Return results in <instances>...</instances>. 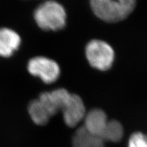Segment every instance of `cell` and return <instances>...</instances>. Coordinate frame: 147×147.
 <instances>
[{
	"mask_svg": "<svg viewBox=\"0 0 147 147\" xmlns=\"http://www.w3.org/2000/svg\"><path fill=\"white\" fill-rule=\"evenodd\" d=\"M84 119L83 126L91 134L100 137L104 140V136L109 122L106 114L102 110L95 108L86 114Z\"/></svg>",
	"mask_w": 147,
	"mask_h": 147,
	"instance_id": "8992f818",
	"label": "cell"
},
{
	"mask_svg": "<svg viewBox=\"0 0 147 147\" xmlns=\"http://www.w3.org/2000/svg\"><path fill=\"white\" fill-rule=\"evenodd\" d=\"M123 136V128L122 125L116 120H110L108 122V127L104 136V142H119Z\"/></svg>",
	"mask_w": 147,
	"mask_h": 147,
	"instance_id": "9c48e42d",
	"label": "cell"
},
{
	"mask_svg": "<svg viewBox=\"0 0 147 147\" xmlns=\"http://www.w3.org/2000/svg\"><path fill=\"white\" fill-rule=\"evenodd\" d=\"M136 0H90L95 15L108 23H117L133 12Z\"/></svg>",
	"mask_w": 147,
	"mask_h": 147,
	"instance_id": "7a4b0ae2",
	"label": "cell"
},
{
	"mask_svg": "<svg viewBox=\"0 0 147 147\" xmlns=\"http://www.w3.org/2000/svg\"><path fill=\"white\" fill-rule=\"evenodd\" d=\"M34 18L38 27L44 31L57 32L66 25L67 13L64 7L55 0H47L34 10Z\"/></svg>",
	"mask_w": 147,
	"mask_h": 147,
	"instance_id": "6da1fadb",
	"label": "cell"
},
{
	"mask_svg": "<svg viewBox=\"0 0 147 147\" xmlns=\"http://www.w3.org/2000/svg\"><path fill=\"white\" fill-rule=\"evenodd\" d=\"M85 55L91 67L100 71L108 70L113 65L115 55L113 47L101 40H92L85 47Z\"/></svg>",
	"mask_w": 147,
	"mask_h": 147,
	"instance_id": "3957f363",
	"label": "cell"
},
{
	"mask_svg": "<svg viewBox=\"0 0 147 147\" xmlns=\"http://www.w3.org/2000/svg\"><path fill=\"white\" fill-rule=\"evenodd\" d=\"M65 123L69 127H74L84 119L86 108L82 98L71 93L69 100L62 111Z\"/></svg>",
	"mask_w": 147,
	"mask_h": 147,
	"instance_id": "5b68a950",
	"label": "cell"
},
{
	"mask_svg": "<svg viewBox=\"0 0 147 147\" xmlns=\"http://www.w3.org/2000/svg\"><path fill=\"white\" fill-rule=\"evenodd\" d=\"M27 68L31 75L49 84L56 82L61 75L59 65L55 60L45 56H36L30 59Z\"/></svg>",
	"mask_w": 147,
	"mask_h": 147,
	"instance_id": "277c9868",
	"label": "cell"
},
{
	"mask_svg": "<svg viewBox=\"0 0 147 147\" xmlns=\"http://www.w3.org/2000/svg\"><path fill=\"white\" fill-rule=\"evenodd\" d=\"M21 45V38L17 32L8 27H0V57H10Z\"/></svg>",
	"mask_w": 147,
	"mask_h": 147,
	"instance_id": "52a82bcc",
	"label": "cell"
},
{
	"mask_svg": "<svg viewBox=\"0 0 147 147\" xmlns=\"http://www.w3.org/2000/svg\"><path fill=\"white\" fill-rule=\"evenodd\" d=\"M104 140L89 132L82 125L78 128L72 138L73 147H105Z\"/></svg>",
	"mask_w": 147,
	"mask_h": 147,
	"instance_id": "ba28073f",
	"label": "cell"
},
{
	"mask_svg": "<svg viewBox=\"0 0 147 147\" xmlns=\"http://www.w3.org/2000/svg\"><path fill=\"white\" fill-rule=\"evenodd\" d=\"M128 147H147V135L136 132L129 139Z\"/></svg>",
	"mask_w": 147,
	"mask_h": 147,
	"instance_id": "30bf717a",
	"label": "cell"
}]
</instances>
